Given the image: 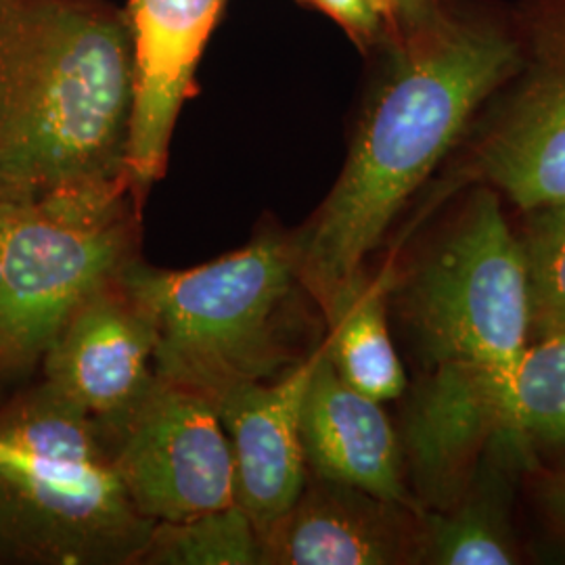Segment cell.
I'll return each instance as SVG.
<instances>
[{"label": "cell", "instance_id": "15", "mask_svg": "<svg viewBox=\"0 0 565 565\" xmlns=\"http://www.w3.org/2000/svg\"><path fill=\"white\" fill-rule=\"evenodd\" d=\"M394 264L366 277L356 294L327 323L324 352L343 382L364 396L390 403L403 396L406 375L387 324Z\"/></svg>", "mask_w": 565, "mask_h": 565}, {"label": "cell", "instance_id": "4", "mask_svg": "<svg viewBox=\"0 0 565 565\" xmlns=\"http://www.w3.org/2000/svg\"><path fill=\"white\" fill-rule=\"evenodd\" d=\"M124 281L156 329V375L216 404L239 385L300 363V296L294 237L264 231L218 260L160 270L132 264Z\"/></svg>", "mask_w": 565, "mask_h": 565}, {"label": "cell", "instance_id": "2", "mask_svg": "<svg viewBox=\"0 0 565 565\" xmlns=\"http://www.w3.org/2000/svg\"><path fill=\"white\" fill-rule=\"evenodd\" d=\"M135 44L103 0H0V200L128 181Z\"/></svg>", "mask_w": 565, "mask_h": 565}, {"label": "cell", "instance_id": "23", "mask_svg": "<svg viewBox=\"0 0 565 565\" xmlns=\"http://www.w3.org/2000/svg\"><path fill=\"white\" fill-rule=\"evenodd\" d=\"M373 4H375V9L382 13V18H384L390 25H392V30L396 32V21H394V11H392V0H371ZM396 36H398V32H396Z\"/></svg>", "mask_w": 565, "mask_h": 565}, {"label": "cell", "instance_id": "22", "mask_svg": "<svg viewBox=\"0 0 565 565\" xmlns=\"http://www.w3.org/2000/svg\"><path fill=\"white\" fill-rule=\"evenodd\" d=\"M551 509L565 525V478H562L551 490Z\"/></svg>", "mask_w": 565, "mask_h": 565}, {"label": "cell", "instance_id": "7", "mask_svg": "<svg viewBox=\"0 0 565 565\" xmlns=\"http://www.w3.org/2000/svg\"><path fill=\"white\" fill-rule=\"evenodd\" d=\"M102 425L116 476L153 524L235 505L231 445L210 398L156 375L137 403Z\"/></svg>", "mask_w": 565, "mask_h": 565}, {"label": "cell", "instance_id": "19", "mask_svg": "<svg viewBox=\"0 0 565 565\" xmlns=\"http://www.w3.org/2000/svg\"><path fill=\"white\" fill-rule=\"evenodd\" d=\"M452 511L424 513V562L438 565H509L518 551L494 507L476 501Z\"/></svg>", "mask_w": 565, "mask_h": 565}, {"label": "cell", "instance_id": "21", "mask_svg": "<svg viewBox=\"0 0 565 565\" xmlns=\"http://www.w3.org/2000/svg\"><path fill=\"white\" fill-rule=\"evenodd\" d=\"M440 9L438 0H392L396 32L422 25Z\"/></svg>", "mask_w": 565, "mask_h": 565}, {"label": "cell", "instance_id": "9", "mask_svg": "<svg viewBox=\"0 0 565 565\" xmlns=\"http://www.w3.org/2000/svg\"><path fill=\"white\" fill-rule=\"evenodd\" d=\"M511 366L445 361L431 364L415 390L401 445L415 492L427 505H457L486 448L511 446Z\"/></svg>", "mask_w": 565, "mask_h": 565}, {"label": "cell", "instance_id": "5", "mask_svg": "<svg viewBox=\"0 0 565 565\" xmlns=\"http://www.w3.org/2000/svg\"><path fill=\"white\" fill-rule=\"evenodd\" d=\"M130 182L0 200V380L42 363L74 312L139 263Z\"/></svg>", "mask_w": 565, "mask_h": 565}, {"label": "cell", "instance_id": "10", "mask_svg": "<svg viewBox=\"0 0 565 565\" xmlns=\"http://www.w3.org/2000/svg\"><path fill=\"white\" fill-rule=\"evenodd\" d=\"M228 0H130L126 18L135 44V103L128 141V182L145 202L168 166L182 105Z\"/></svg>", "mask_w": 565, "mask_h": 565}, {"label": "cell", "instance_id": "14", "mask_svg": "<svg viewBox=\"0 0 565 565\" xmlns=\"http://www.w3.org/2000/svg\"><path fill=\"white\" fill-rule=\"evenodd\" d=\"M300 436L310 476L417 507L406 486L401 436L382 403L343 382L323 343L303 394Z\"/></svg>", "mask_w": 565, "mask_h": 565}, {"label": "cell", "instance_id": "3", "mask_svg": "<svg viewBox=\"0 0 565 565\" xmlns=\"http://www.w3.org/2000/svg\"><path fill=\"white\" fill-rule=\"evenodd\" d=\"M151 527L99 419L44 382L0 411V564L132 565Z\"/></svg>", "mask_w": 565, "mask_h": 565}, {"label": "cell", "instance_id": "16", "mask_svg": "<svg viewBox=\"0 0 565 565\" xmlns=\"http://www.w3.org/2000/svg\"><path fill=\"white\" fill-rule=\"evenodd\" d=\"M511 382V448H565V331L527 343Z\"/></svg>", "mask_w": 565, "mask_h": 565}, {"label": "cell", "instance_id": "6", "mask_svg": "<svg viewBox=\"0 0 565 565\" xmlns=\"http://www.w3.org/2000/svg\"><path fill=\"white\" fill-rule=\"evenodd\" d=\"M429 364L513 363L530 343L524 249L492 186L478 189L390 291Z\"/></svg>", "mask_w": 565, "mask_h": 565}, {"label": "cell", "instance_id": "17", "mask_svg": "<svg viewBox=\"0 0 565 565\" xmlns=\"http://www.w3.org/2000/svg\"><path fill=\"white\" fill-rule=\"evenodd\" d=\"M137 564L263 565L258 530L237 505L156 522Z\"/></svg>", "mask_w": 565, "mask_h": 565}, {"label": "cell", "instance_id": "11", "mask_svg": "<svg viewBox=\"0 0 565 565\" xmlns=\"http://www.w3.org/2000/svg\"><path fill=\"white\" fill-rule=\"evenodd\" d=\"M424 511L317 476L281 518L258 527L263 565L424 562Z\"/></svg>", "mask_w": 565, "mask_h": 565}, {"label": "cell", "instance_id": "12", "mask_svg": "<svg viewBox=\"0 0 565 565\" xmlns=\"http://www.w3.org/2000/svg\"><path fill=\"white\" fill-rule=\"evenodd\" d=\"M156 329L124 277L93 294L42 359L44 384L99 422L120 417L151 385Z\"/></svg>", "mask_w": 565, "mask_h": 565}, {"label": "cell", "instance_id": "18", "mask_svg": "<svg viewBox=\"0 0 565 565\" xmlns=\"http://www.w3.org/2000/svg\"><path fill=\"white\" fill-rule=\"evenodd\" d=\"M524 249L530 342L565 331V200L525 210Z\"/></svg>", "mask_w": 565, "mask_h": 565}, {"label": "cell", "instance_id": "1", "mask_svg": "<svg viewBox=\"0 0 565 565\" xmlns=\"http://www.w3.org/2000/svg\"><path fill=\"white\" fill-rule=\"evenodd\" d=\"M387 46L342 172L294 235L303 289L327 323L366 279L364 264L404 205L520 65L515 34L443 7Z\"/></svg>", "mask_w": 565, "mask_h": 565}, {"label": "cell", "instance_id": "20", "mask_svg": "<svg viewBox=\"0 0 565 565\" xmlns=\"http://www.w3.org/2000/svg\"><path fill=\"white\" fill-rule=\"evenodd\" d=\"M315 9L323 11L327 18L340 23L345 34L361 49L377 44H390L396 39L392 25L382 18L371 0H306Z\"/></svg>", "mask_w": 565, "mask_h": 565}, {"label": "cell", "instance_id": "13", "mask_svg": "<svg viewBox=\"0 0 565 565\" xmlns=\"http://www.w3.org/2000/svg\"><path fill=\"white\" fill-rule=\"evenodd\" d=\"M317 356L319 345L279 377L239 385L216 403L233 455L235 505L256 530L281 518L306 484L300 413Z\"/></svg>", "mask_w": 565, "mask_h": 565}, {"label": "cell", "instance_id": "8", "mask_svg": "<svg viewBox=\"0 0 565 565\" xmlns=\"http://www.w3.org/2000/svg\"><path fill=\"white\" fill-rule=\"evenodd\" d=\"M515 84L471 149V172L522 210L565 200V0L522 15Z\"/></svg>", "mask_w": 565, "mask_h": 565}]
</instances>
